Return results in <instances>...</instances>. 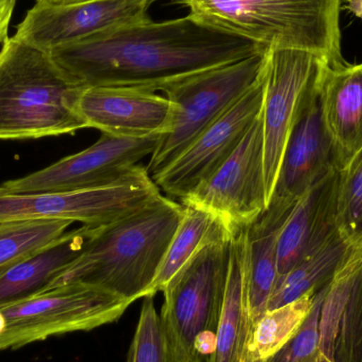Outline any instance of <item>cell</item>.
Instances as JSON below:
<instances>
[{"label":"cell","instance_id":"d4e9b609","mask_svg":"<svg viewBox=\"0 0 362 362\" xmlns=\"http://www.w3.org/2000/svg\"><path fill=\"white\" fill-rule=\"evenodd\" d=\"M72 223L54 219L0 223V274L59 240Z\"/></svg>","mask_w":362,"mask_h":362},{"label":"cell","instance_id":"ac0fdd59","mask_svg":"<svg viewBox=\"0 0 362 362\" xmlns=\"http://www.w3.org/2000/svg\"><path fill=\"white\" fill-rule=\"evenodd\" d=\"M320 91L325 123L344 167L362 148V63L327 65Z\"/></svg>","mask_w":362,"mask_h":362},{"label":"cell","instance_id":"ffe728a7","mask_svg":"<svg viewBox=\"0 0 362 362\" xmlns=\"http://www.w3.org/2000/svg\"><path fill=\"white\" fill-rule=\"evenodd\" d=\"M245 276V229L233 235L223 310L209 362H247L252 332Z\"/></svg>","mask_w":362,"mask_h":362},{"label":"cell","instance_id":"83f0119b","mask_svg":"<svg viewBox=\"0 0 362 362\" xmlns=\"http://www.w3.org/2000/svg\"><path fill=\"white\" fill-rule=\"evenodd\" d=\"M321 289L315 297L314 305L304 325L297 335L274 356L264 362H319L320 357V320L321 304L325 289Z\"/></svg>","mask_w":362,"mask_h":362},{"label":"cell","instance_id":"7402d4cb","mask_svg":"<svg viewBox=\"0 0 362 362\" xmlns=\"http://www.w3.org/2000/svg\"><path fill=\"white\" fill-rule=\"evenodd\" d=\"M344 291L337 323L325 358L362 362V250L342 270Z\"/></svg>","mask_w":362,"mask_h":362},{"label":"cell","instance_id":"44dd1931","mask_svg":"<svg viewBox=\"0 0 362 362\" xmlns=\"http://www.w3.org/2000/svg\"><path fill=\"white\" fill-rule=\"evenodd\" d=\"M338 232L322 248L306 257L276 282L267 310L291 303L310 293H318L358 252Z\"/></svg>","mask_w":362,"mask_h":362},{"label":"cell","instance_id":"4dcf8cb0","mask_svg":"<svg viewBox=\"0 0 362 362\" xmlns=\"http://www.w3.org/2000/svg\"><path fill=\"white\" fill-rule=\"evenodd\" d=\"M93 1V0H35V2H42V4H59V6H65V4H82V2Z\"/></svg>","mask_w":362,"mask_h":362},{"label":"cell","instance_id":"3957f363","mask_svg":"<svg viewBox=\"0 0 362 362\" xmlns=\"http://www.w3.org/2000/svg\"><path fill=\"white\" fill-rule=\"evenodd\" d=\"M81 90L48 51L8 36L0 45V140L37 139L86 129L76 110Z\"/></svg>","mask_w":362,"mask_h":362},{"label":"cell","instance_id":"836d02e7","mask_svg":"<svg viewBox=\"0 0 362 362\" xmlns=\"http://www.w3.org/2000/svg\"><path fill=\"white\" fill-rule=\"evenodd\" d=\"M319 362H333L332 361H329V358H325V357L321 356L319 357Z\"/></svg>","mask_w":362,"mask_h":362},{"label":"cell","instance_id":"4fadbf2b","mask_svg":"<svg viewBox=\"0 0 362 362\" xmlns=\"http://www.w3.org/2000/svg\"><path fill=\"white\" fill-rule=\"evenodd\" d=\"M264 72L259 82L204 131L154 180L169 197L182 199L209 180L233 154L262 110Z\"/></svg>","mask_w":362,"mask_h":362},{"label":"cell","instance_id":"52a82bcc","mask_svg":"<svg viewBox=\"0 0 362 362\" xmlns=\"http://www.w3.org/2000/svg\"><path fill=\"white\" fill-rule=\"evenodd\" d=\"M131 300L90 285L71 283L2 306L6 331L0 353L17 350L52 336L86 332L120 319Z\"/></svg>","mask_w":362,"mask_h":362},{"label":"cell","instance_id":"f546056e","mask_svg":"<svg viewBox=\"0 0 362 362\" xmlns=\"http://www.w3.org/2000/svg\"><path fill=\"white\" fill-rule=\"evenodd\" d=\"M344 8L350 11L355 16L362 19V0H346Z\"/></svg>","mask_w":362,"mask_h":362},{"label":"cell","instance_id":"d6986e66","mask_svg":"<svg viewBox=\"0 0 362 362\" xmlns=\"http://www.w3.org/2000/svg\"><path fill=\"white\" fill-rule=\"evenodd\" d=\"M97 228L82 226L0 274V308L44 291L88 244Z\"/></svg>","mask_w":362,"mask_h":362},{"label":"cell","instance_id":"484cf974","mask_svg":"<svg viewBox=\"0 0 362 362\" xmlns=\"http://www.w3.org/2000/svg\"><path fill=\"white\" fill-rule=\"evenodd\" d=\"M337 226L342 238L362 250V148L340 170Z\"/></svg>","mask_w":362,"mask_h":362},{"label":"cell","instance_id":"7c38bea8","mask_svg":"<svg viewBox=\"0 0 362 362\" xmlns=\"http://www.w3.org/2000/svg\"><path fill=\"white\" fill-rule=\"evenodd\" d=\"M154 0H93L82 4L35 2L17 25L13 37L40 50L78 42L87 36L150 21Z\"/></svg>","mask_w":362,"mask_h":362},{"label":"cell","instance_id":"5b68a950","mask_svg":"<svg viewBox=\"0 0 362 362\" xmlns=\"http://www.w3.org/2000/svg\"><path fill=\"white\" fill-rule=\"evenodd\" d=\"M232 238L219 223L163 291L160 319L172 362H209L214 353Z\"/></svg>","mask_w":362,"mask_h":362},{"label":"cell","instance_id":"9a60e30c","mask_svg":"<svg viewBox=\"0 0 362 362\" xmlns=\"http://www.w3.org/2000/svg\"><path fill=\"white\" fill-rule=\"evenodd\" d=\"M76 110L86 129L122 138L163 135L174 116V105L167 97L133 87L82 88Z\"/></svg>","mask_w":362,"mask_h":362},{"label":"cell","instance_id":"30bf717a","mask_svg":"<svg viewBox=\"0 0 362 362\" xmlns=\"http://www.w3.org/2000/svg\"><path fill=\"white\" fill-rule=\"evenodd\" d=\"M181 200L183 206L210 213L233 235L266 210L269 196L261 112L233 154L209 180Z\"/></svg>","mask_w":362,"mask_h":362},{"label":"cell","instance_id":"5bb4252c","mask_svg":"<svg viewBox=\"0 0 362 362\" xmlns=\"http://www.w3.org/2000/svg\"><path fill=\"white\" fill-rule=\"evenodd\" d=\"M320 86L321 82L300 110L283 153L269 204L293 206L313 185L344 168L323 116Z\"/></svg>","mask_w":362,"mask_h":362},{"label":"cell","instance_id":"603a6c76","mask_svg":"<svg viewBox=\"0 0 362 362\" xmlns=\"http://www.w3.org/2000/svg\"><path fill=\"white\" fill-rule=\"evenodd\" d=\"M317 293L267 310L255 323L249 339L247 362H264L286 346L301 329L314 305Z\"/></svg>","mask_w":362,"mask_h":362},{"label":"cell","instance_id":"e0dca14e","mask_svg":"<svg viewBox=\"0 0 362 362\" xmlns=\"http://www.w3.org/2000/svg\"><path fill=\"white\" fill-rule=\"evenodd\" d=\"M293 206L269 204L245 228V276L252 325L267 312L276 288L279 235Z\"/></svg>","mask_w":362,"mask_h":362},{"label":"cell","instance_id":"6da1fadb","mask_svg":"<svg viewBox=\"0 0 362 362\" xmlns=\"http://www.w3.org/2000/svg\"><path fill=\"white\" fill-rule=\"evenodd\" d=\"M268 48L187 15L106 30L49 51L80 88L133 87L158 91L171 83Z\"/></svg>","mask_w":362,"mask_h":362},{"label":"cell","instance_id":"8992f818","mask_svg":"<svg viewBox=\"0 0 362 362\" xmlns=\"http://www.w3.org/2000/svg\"><path fill=\"white\" fill-rule=\"evenodd\" d=\"M266 51L197 72L161 89L174 105V116L146 167L153 180L259 82Z\"/></svg>","mask_w":362,"mask_h":362},{"label":"cell","instance_id":"277c9868","mask_svg":"<svg viewBox=\"0 0 362 362\" xmlns=\"http://www.w3.org/2000/svg\"><path fill=\"white\" fill-rule=\"evenodd\" d=\"M342 0H180L197 21L265 48L310 51L346 63L341 52Z\"/></svg>","mask_w":362,"mask_h":362},{"label":"cell","instance_id":"7a4b0ae2","mask_svg":"<svg viewBox=\"0 0 362 362\" xmlns=\"http://www.w3.org/2000/svg\"><path fill=\"white\" fill-rule=\"evenodd\" d=\"M183 212L185 206L159 195L142 208L98 227L83 252L48 288L80 283L133 302L146 297Z\"/></svg>","mask_w":362,"mask_h":362},{"label":"cell","instance_id":"1f68e13d","mask_svg":"<svg viewBox=\"0 0 362 362\" xmlns=\"http://www.w3.org/2000/svg\"><path fill=\"white\" fill-rule=\"evenodd\" d=\"M17 0H0V16L4 11L8 10L13 4H16Z\"/></svg>","mask_w":362,"mask_h":362},{"label":"cell","instance_id":"f1b7e54d","mask_svg":"<svg viewBox=\"0 0 362 362\" xmlns=\"http://www.w3.org/2000/svg\"><path fill=\"white\" fill-rule=\"evenodd\" d=\"M16 4L11 6L8 10L4 11V14L0 16V45L8 36V27H10L11 21H12L13 13Z\"/></svg>","mask_w":362,"mask_h":362},{"label":"cell","instance_id":"2e32d148","mask_svg":"<svg viewBox=\"0 0 362 362\" xmlns=\"http://www.w3.org/2000/svg\"><path fill=\"white\" fill-rule=\"evenodd\" d=\"M340 170L313 185L293 206L278 240V281L339 232L337 197Z\"/></svg>","mask_w":362,"mask_h":362},{"label":"cell","instance_id":"4316f807","mask_svg":"<svg viewBox=\"0 0 362 362\" xmlns=\"http://www.w3.org/2000/svg\"><path fill=\"white\" fill-rule=\"evenodd\" d=\"M127 362H172L154 297L144 298Z\"/></svg>","mask_w":362,"mask_h":362},{"label":"cell","instance_id":"ba28073f","mask_svg":"<svg viewBox=\"0 0 362 362\" xmlns=\"http://www.w3.org/2000/svg\"><path fill=\"white\" fill-rule=\"evenodd\" d=\"M161 195L146 168L137 165L122 180L78 191L13 193L0 187V223L54 219L103 227Z\"/></svg>","mask_w":362,"mask_h":362},{"label":"cell","instance_id":"8fae6325","mask_svg":"<svg viewBox=\"0 0 362 362\" xmlns=\"http://www.w3.org/2000/svg\"><path fill=\"white\" fill-rule=\"evenodd\" d=\"M163 135L122 138L102 134L82 152L62 158L49 167L0 187L13 193L78 191L112 185L129 175L148 155H152Z\"/></svg>","mask_w":362,"mask_h":362},{"label":"cell","instance_id":"d6a6232c","mask_svg":"<svg viewBox=\"0 0 362 362\" xmlns=\"http://www.w3.org/2000/svg\"><path fill=\"white\" fill-rule=\"evenodd\" d=\"M6 331V319L4 316V313L0 310V338L4 336V334Z\"/></svg>","mask_w":362,"mask_h":362},{"label":"cell","instance_id":"cb8c5ba5","mask_svg":"<svg viewBox=\"0 0 362 362\" xmlns=\"http://www.w3.org/2000/svg\"><path fill=\"white\" fill-rule=\"evenodd\" d=\"M183 206L185 212L180 226L146 297H154L157 293L163 291L171 279L191 259L213 230L221 223L206 211L194 206Z\"/></svg>","mask_w":362,"mask_h":362},{"label":"cell","instance_id":"9c48e42d","mask_svg":"<svg viewBox=\"0 0 362 362\" xmlns=\"http://www.w3.org/2000/svg\"><path fill=\"white\" fill-rule=\"evenodd\" d=\"M327 65V59L301 49L268 48L266 51L261 117L269 200L300 110L308 95L320 84Z\"/></svg>","mask_w":362,"mask_h":362}]
</instances>
